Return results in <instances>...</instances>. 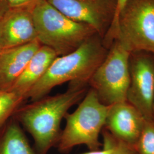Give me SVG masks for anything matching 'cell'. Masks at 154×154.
<instances>
[{
    "instance_id": "1",
    "label": "cell",
    "mask_w": 154,
    "mask_h": 154,
    "mask_svg": "<svg viewBox=\"0 0 154 154\" xmlns=\"http://www.w3.org/2000/svg\"><path fill=\"white\" fill-rule=\"evenodd\" d=\"M87 85L70 83L65 92L46 95L21 106L14 115L32 135L38 154H48L61 135V121L72 106L81 101Z\"/></svg>"
},
{
    "instance_id": "2",
    "label": "cell",
    "mask_w": 154,
    "mask_h": 154,
    "mask_svg": "<svg viewBox=\"0 0 154 154\" xmlns=\"http://www.w3.org/2000/svg\"><path fill=\"white\" fill-rule=\"evenodd\" d=\"M108 50L103 38L96 34L71 53L58 56L44 77L29 91L26 99L31 102L38 100L48 95L56 86L67 82L88 85Z\"/></svg>"
},
{
    "instance_id": "3",
    "label": "cell",
    "mask_w": 154,
    "mask_h": 154,
    "mask_svg": "<svg viewBox=\"0 0 154 154\" xmlns=\"http://www.w3.org/2000/svg\"><path fill=\"white\" fill-rule=\"evenodd\" d=\"M103 40L108 49L117 40L131 53L154 55V0H128Z\"/></svg>"
},
{
    "instance_id": "4",
    "label": "cell",
    "mask_w": 154,
    "mask_h": 154,
    "mask_svg": "<svg viewBox=\"0 0 154 154\" xmlns=\"http://www.w3.org/2000/svg\"><path fill=\"white\" fill-rule=\"evenodd\" d=\"M33 17L37 40L54 50L58 56L71 53L97 34L88 25L66 16L46 0H38L34 4Z\"/></svg>"
},
{
    "instance_id": "5",
    "label": "cell",
    "mask_w": 154,
    "mask_h": 154,
    "mask_svg": "<svg viewBox=\"0 0 154 154\" xmlns=\"http://www.w3.org/2000/svg\"><path fill=\"white\" fill-rule=\"evenodd\" d=\"M109 106L103 104L93 89L90 88L77 109L65 116L66 125L57 143L61 152L85 145L90 151L100 149L99 135L105 127Z\"/></svg>"
},
{
    "instance_id": "6",
    "label": "cell",
    "mask_w": 154,
    "mask_h": 154,
    "mask_svg": "<svg viewBox=\"0 0 154 154\" xmlns=\"http://www.w3.org/2000/svg\"><path fill=\"white\" fill-rule=\"evenodd\" d=\"M131 54L118 41L114 40L105 60L90 79L88 85L105 105L126 100Z\"/></svg>"
},
{
    "instance_id": "7",
    "label": "cell",
    "mask_w": 154,
    "mask_h": 154,
    "mask_svg": "<svg viewBox=\"0 0 154 154\" xmlns=\"http://www.w3.org/2000/svg\"><path fill=\"white\" fill-rule=\"evenodd\" d=\"M130 82L126 100L145 119H154V55L135 52L130 58Z\"/></svg>"
},
{
    "instance_id": "8",
    "label": "cell",
    "mask_w": 154,
    "mask_h": 154,
    "mask_svg": "<svg viewBox=\"0 0 154 154\" xmlns=\"http://www.w3.org/2000/svg\"><path fill=\"white\" fill-rule=\"evenodd\" d=\"M72 20L87 24L102 38L116 15L117 0H46Z\"/></svg>"
},
{
    "instance_id": "9",
    "label": "cell",
    "mask_w": 154,
    "mask_h": 154,
    "mask_svg": "<svg viewBox=\"0 0 154 154\" xmlns=\"http://www.w3.org/2000/svg\"><path fill=\"white\" fill-rule=\"evenodd\" d=\"M35 3L10 8L7 11L0 21V49L16 47L37 40L33 17Z\"/></svg>"
},
{
    "instance_id": "10",
    "label": "cell",
    "mask_w": 154,
    "mask_h": 154,
    "mask_svg": "<svg viewBox=\"0 0 154 154\" xmlns=\"http://www.w3.org/2000/svg\"><path fill=\"white\" fill-rule=\"evenodd\" d=\"M145 120L140 112L126 100L109 106L105 127L117 139L134 146Z\"/></svg>"
},
{
    "instance_id": "11",
    "label": "cell",
    "mask_w": 154,
    "mask_h": 154,
    "mask_svg": "<svg viewBox=\"0 0 154 154\" xmlns=\"http://www.w3.org/2000/svg\"><path fill=\"white\" fill-rule=\"evenodd\" d=\"M42 45L38 40L0 50V91L11 88Z\"/></svg>"
},
{
    "instance_id": "12",
    "label": "cell",
    "mask_w": 154,
    "mask_h": 154,
    "mask_svg": "<svg viewBox=\"0 0 154 154\" xmlns=\"http://www.w3.org/2000/svg\"><path fill=\"white\" fill-rule=\"evenodd\" d=\"M57 57L54 50L41 45L32 56L22 74L9 89L23 95L26 99L29 91L44 77Z\"/></svg>"
},
{
    "instance_id": "13",
    "label": "cell",
    "mask_w": 154,
    "mask_h": 154,
    "mask_svg": "<svg viewBox=\"0 0 154 154\" xmlns=\"http://www.w3.org/2000/svg\"><path fill=\"white\" fill-rule=\"evenodd\" d=\"M0 154H38L34 151L20 125L11 122L0 133Z\"/></svg>"
},
{
    "instance_id": "14",
    "label": "cell",
    "mask_w": 154,
    "mask_h": 154,
    "mask_svg": "<svg viewBox=\"0 0 154 154\" xmlns=\"http://www.w3.org/2000/svg\"><path fill=\"white\" fill-rule=\"evenodd\" d=\"M26 98L11 89L0 91V128L14 114Z\"/></svg>"
},
{
    "instance_id": "15",
    "label": "cell",
    "mask_w": 154,
    "mask_h": 154,
    "mask_svg": "<svg viewBox=\"0 0 154 154\" xmlns=\"http://www.w3.org/2000/svg\"><path fill=\"white\" fill-rule=\"evenodd\" d=\"M134 147L138 154H154V118L145 120Z\"/></svg>"
},
{
    "instance_id": "16",
    "label": "cell",
    "mask_w": 154,
    "mask_h": 154,
    "mask_svg": "<svg viewBox=\"0 0 154 154\" xmlns=\"http://www.w3.org/2000/svg\"><path fill=\"white\" fill-rule=\"evenodd\" d=\"M103 142L109 147L108 154H138L134 146L122 142L106 130L103 133Z\"/></svg>"
},
{
    "instance_id": "17",
    "label": "cell",
    "mask_w": 154,
    "mask_h": 154,
    "mask_svg": "<svg viewBox=\"0 0 154 154\" xmlns=\"http://www.w3.org/2000/svg\"><path fill=\"white\" fill-rule=\"evenodd\" d=\"M38 0H8L11 8L28 5L36 2Z\"/></svg>"
},
{
    "instance_id": "18",
    "label": "cell",
    "mask_w": 154,
    "mask_h": 154,
    "mask_svg": "<svg viewBox=\"0 0 154 154\" xmlns=\"http://www.w3.org/2000/svg\"><path fill=\"white\" fill-rule=\"evenodd\" d=\"M10 8L8 0H0V21Z\"/></svg>"
},
{
    "instance_id": "19",
    "label": "cell",
    "mask_w": 154,
    "mask_h": 154,
    "mask_svg": "<svg viewBox=\"0 0 154 154\" xmlns=\"http://www.w3.org/2000/svg\"><path fill=\"white\" fill-rule=\"evenodd\" d=\"M102 149L97 151H90L88 152L82 154H108L109 152V147L106 143L103 142Z\"/></svg>"
},
{
    "instance_id": "20",
    "label": "cell",
    "mask_w": 154,
    "mask_h": 154,
    "mask_svg": "<svg viewBox=\"0 0 154 154\" xmlns=\"http://www.w3.org/2000/svg\"><path fill=\"white\" fill-rule=\"evenodd\" d=\"M127 1H128V0H117V5H116V15H115V17H114V20L116 19V17L118 15V13L121 11L122 8L125 4V3Z\"/></svg>"
},
{
    "instance_id": "21",
    "label": "cell",
    "mask_w": 154,
    "mask_h": 154,
    "mask_svg": "<svg viewBox=\"0 0 154 154\" xmlns=\"http://www.w3.org/2000/svg\"><path fill=\"white\" fill-rule=\"evenodd\" d=\"M153 110H154V105H153Z\"/></svg>"
},
{
    "instance_id": "22",
    "label": "cell",
    "mask_w": 154,
    "mask_h": 154,
    "mask_svg": "<svg viewBox=\"0 0 154 154\" xmlns=\"http://www.w3.org/2000/svg\"><path fill=\"white\" fill-rule=\"evenodd\" d=\"M0 50H1V49H0Z\"/></svg>"
}]
</instances>
